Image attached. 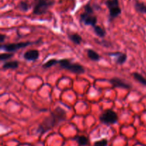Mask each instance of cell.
Segmentation results:
<instances>
[{"label":"cell","instance_id":"6da1fadb","mask_svg":"<svg viewBox=\"0 0 146 146\" xmlns=\"http://www.w3.org/2000/svg\"><path fill=\"white\" fill-rule=\"evenodd\" d=\"M66 119V112L61 107H57L53 110L51 114L46 117L42 123H40L37 128V133L42 135L46 132L51 130Z\"/></svg>","mask_w":146,"mask_h":146},{"label":"cell","instance_id":"7a4b0ae2","mask_svg":"<svg viewBox=\"0 0 146 146\" xmlns=\"http://www.w3.org/2000/svg\"><path fill=\"white\" fill-rule=\"evenodd\" d=\"M55 4L54 0H34L32 12L34 15L45 14L51 7Z\"/></svg>","mask_w":146,"mask_h":146},{"label":"cell","instance_id":"3957f363","mask_svg":"<svg viewBox=\"0 0 146 146\" xmlns=\"http://www.w3.org/2000/svg\"><path fill=\"white\" fill-rule=\"evenodd\" d=\"M58 64L63 69L68 70L71 72L76 74H81L85 72V68L84 66L78 63H71L68 59H61L58 60Z\"/></svg>","mask_w":146,"mask_h":146},{"label":"cell","instance_id":"277c9868","mask_svg":"<svg viewBox=\"0 0 146 146\" xmlns=\"http://www.w3.org/2000/svg\"><path fill=\"white\" fill-rule=\"evenodd\" d=\"M41 42V39H38L37 41L35 42H21L17 43H9V44H1L0 46V49L2 50H4L7 52H11L14 53L17 50H20V49L25 48V47H28V46L31 45V44H38Z\"/></svg>","mask_w":146,"mask_h":146},{"label":"cell","instance_id":"5b68a950","mask_svg":"<svg viewBox=\"0 0 146 146\" xmlns=\"http://www.w3.org/2000/svg\"><path fill=\"white\" fill-rule=\"evenodd\" d=\"M107 8L109 10L108 19L110 21L117 18L121 14V8L119 5V0H106L105 2Z\"/></svg>","mask_w":146,"mask_h":146},{"label":"cell","instance_id":"8992f818","mask_svg":"<svg viewBox=\"0 0 146 146\" xmlns=\"http://www.w3.org/2000/svg\"><path fill=\"white\" fill-rule=\"evenodd\" d=\"M100 121L105 125H113L118 122V117L115 112L111 109H108L103 112L99 117Z\"/></svg>","mask_w":146,"mask_h":146},{"label":"cell","instance_id":"52a82bcc","mask_svg":"<svg viewBox=\"0 0 146 146\" xmlns=\"http://www.w3.org/2000/svg\"><path fill=\"white\" fill-rule=\"evenodd\" d=\"M98 18L94 14H88L84 11L80 15V22L83 23L86 26H91L95 27L97 24Z\"/></svg>","mask_w":146,"mask_h":146},{"label":"cell","instance_id":"ba28073f","mask_svg":"<svg viewBox=\"0 0 146 146\" xmlns=\"http://www.w3.org/2000/svg\"><path fill=\"white\" fill-rule=\"evenodd\" d=\"M110 83L111 84H112V86L113 87H118V88H123V89H126V90H129L132 87L131 84L130 83L126 82L124 80H123L122 79L119 78V77H113L111 80H109Z\"/></svg>","mask_w":146,"mask_h":146},{"label":"cell","instance_id":"9c48e42d","mask_svg":"<svg viewBox=\"0 0 146 146\" xmlns=\"http://www.w3.org/2000/svg\"><path fill=\"white\" fill-rule=\"evenodd\" d=\"M108 55L115 57V62L117 64H123L127 61V54L121 52L108 53Z\"/></svg>","mask_w":146,"mask_h":146},{"label":"cell","instance_id":"30bf717a","mask_svg":"<svg viewBox=\"0 0 146 146\" xmlns=\"http://www.w3.org/2000/svg\"><path fill=\"white\" fill-rule=\"evenodd\" d=\"M23 57L27 61H36L39 57V52L36 50H28L24 53Z\"/></svg>","mask_w":146,"mask_h":146},{"label":"cell","instance_id":"8fae6325","mask_svg":"<svg viewBox=\"0 0 146 146\" xmlns=\"http://www.w3.org/2000/svg\"><path fill=\"white\" fill-rule=\"evenodd\" d=\"M73 140L77 142L79 146H86L89 144V140L86 136L84 135H76Z\"/></svg>","mask_w":146,"mask_h":146},{"label":"cell","instance_id":"7c38bea8","mask_svg":"<svg viewBox=\"0 0 146 146\" xmlns=\"http://www.w3.org/2000/svg\"><path fill=\"white\" fill-rule=\"evenodd\" d=\"M86 54L88 58L91 60H92V61L98 62L101 60V56H100V54L96 51H94V50H92V49H87Z\"/></svg>","mask_w":146,"mask_h":146},{"label":"cell","instance_id":"4fadbf2b","mask_svg":"<svg viewBox=\"0 0 146 146\" xmlns=\"http://www.w3.org/2000/svg\"><path fill=\"white\" fill-rule=\"evenodd\" d=\"M68 37L74 44H77V45L81 44V42H83L82 37L81 35H79L78 34H76V33H74V34H68Z\"/></svg>","mask_w":146,"mask_h":146},{"label":"cell","instance_id":"5bb4252c","mask_svg":"<svg viewBox=\"0 0 146 146\" xmlns=\"http://www.w3.org/2000/svg\"><path fill=\"white\" fill-rule=\"evenodd\" d=\"M19 62L18 61L7 62L2 66L3 70H16L19 67Z\"/></svg>","mask_w":146,"mask_h":146},{"label":"cell","instance_id":"9a60e30c","mask_svg":"<svg viewBox=\"0 0 146 146\" xmlns=\"http://www.w3.org/2000/svg\"><path fill=\"white\" fill-rule=\"evenodd\" d=\"M134 7L137 12L141 13V14H146V4L143 2H140L138 0L135 1Z\"/></svg>","mask_w":146,"mask_h":146},{"label":"cell","instance_id":"2e32d148","mask_svg":"<svg viewBox=\"0 0 146 146\" xmlns=\"http://www.w3.org/2000/svg\"><path fill=\"white\" fill-rule=\"evenodd\" d=\"M93 28H94V31L95 34L100 38H104L106 35V31L104 29V27H101L99 25H96Z\"/></svg>","mask_w":146,"mask_h":146},{"label":"cell","instance_id":"e0dca14e","mask_svg":"<svg viewBox=\"0 0 146 146\" xmlns=\"http://www.w3.org/2000/svg\"><path fill=\"white\" fill-rule=\"evenodd\" d=\"M31 8V5L27 1H21L17 5V9L23 12H27Z\"/></svg>","mask_w":146,"mask_h":146},{"label":"cell","instance_id":"ac0fdd59","mask_svg":"<svg viewBox=\"0 0 146 146\" xmlns=\"http://www.w3.org/2000/svg\"><path fill=\"white\" fill-rule=\"evenodd\" d=\"M132 76L137 82L141 83L143 85L146 86V79L142 75V74H141L138 72H133L132 73Z\"/></svg>","mask_w":146,"mask_h":146},{"label":"cell","instance_id":"d6986e66","mask_svg":"<svg viewBox=\"0 0 146 146\" xmlns=\"http://www.w3.org/2000/svg\"><path fill=\"white\" fill-rule=\"evenodd\" d=\"M56 64H58V60L57 59H51V60H48L46 62L43 64L42 67L44 69H48L50 67H53V66L56 65Z\"/></svg>","mask_w":146,"mask_h":146},{"label":"cell","instance_id":"ffe728a7","mask_svg":"<svg viewBox=\"0 0 146 146\" xmlns=\"http://www.w3.org/2000/svg\"><path fill=\"white\" fill-rule=\"evenodd\" d=\"M14 56V53L11 52H6V53H2V54H0V60L1 62L5 61V60H9V59L11 58Z\"/></svg>","mask_w":146,"mask_h":146},{"label":"cell","instance_id":"44dd1931","mask_svg":"<svg viewBox=\"0 0 146 146\" xmlns=\"http://www.w3.org/2000/svg\"><path fill=\"white\" fill-rule=\"evenodd\" d=\"M94 6L91 5V3L88 2V4L84 6V11L88 14H94Z\"/></svg>","mask_w":146,"mask_h":146},{"label":"cell","instance_id":"7402d4cb","mask_svg":"<svg viewBox=\"0 0 146 146\" xmlns=\"http://www.w3.org/2000/svg\"><path fill=\"white\" fill-rule=\"evenodd\" d=\"M108 145V140L103 138L101 140H97L94 143V146H107Z\"/></svg>","mask_w":146,"mask_h":146},{"label":"cell","instance_id":"603a6c76","mask_svg":"<svg viewBox=\"0 0 146 146\" xmlns=\"http://www.w3.org/2000/svg\"><path fill=\"white\" fill-rule=\"evenodd\" d=\"M6 39V35H4V34H0V43L1 44H3L4 42V40H5Z\"/></svg>","mask_w":146,"mask_h":146}]
</instances>
